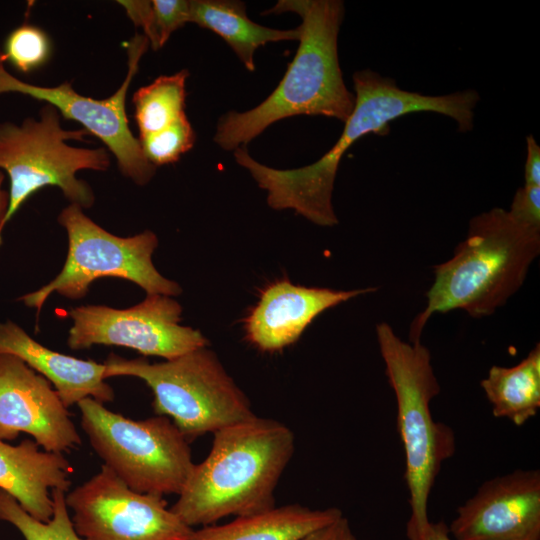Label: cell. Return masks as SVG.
<instances>
[{"mask_svg":"<svg viewBox=\"0 0 540 540\" xmlns=\"http://www.w3.org/2000/svg\"><path fill=\"white\" fill-rule=\"evenodd\" d=\"M355 105L334 146L318 161L296 169H275L253 159L244 146L234 150L236 162L247 169L267 203L276 210L293 209L320 226L338 223L332 205L334 181L345 152L369 133H386L391 121L412 112H436L452 118L458 131L473 129L480 100L475 90L431 96L399 88L394 79L369 68L353 75Z\"/></svg>","mask_w":540,"mask_h":540,"instance_id":"6da1fadb","label":"cell"},{"mask_svg":"<svg viewBox=\"0 0 540 540\" xmlns=\"http://www.w3.org/2000/svg\"><path fill=\"white\" fill-rule=\"evenodd\" d=\"M293 12L301 18L299 45L275 90L258 106L220 117L214 142L224 150L248 144L273 123L298 115L345 122L355 94L343 80L338 34L345 8L340 0H280L262 14Z\"/></svg>","mask_w":540,"mask_h":540,"instance_id":"7a4b0ae2","label":"cell"},{"mask_svg":"<svg viewBox=\"0 0 540 540\" xmlns=\"http://www.w3.org/2000/svg\"><path fill=\"white\" fill-rule=\"evenodd\" d=\"M294 451V433L277 420L253 415L224 427L170 509L192 528L269 510Z\"/></svg>","mask_w":540,"mask_h":540,"instance_id":"3957f363","label":"cell"},{"mask_svg":"<svg viewBox=\"0 0 540 540\" xmlns=\"http://www.w3.org/2000/svg\"><path fill=\"white\" fill-rule=\"evenodd\" d=\"M539 253L540 229L520 224L508 210L493 208L473 217L453 256L434 267L427 305L410 325V342L421 341L435 313L492 315L521 288Z\"/></svg>","mask_w":540,"mask_h":540,"instance_id":"277c9868","label":"cell"},{"mask_svg":"<svg viewBox=\"0 0 540 540\" xmlns=\"http://www.w3.org/2000/svg\"><path fill=\"white\" fill-rule=\"evenodd\" d=\"M385 374L397 403V428L405 453V481L411 510L409 540H419L430 523L428 499L443 463L456 451L453 429L435 421L430 404L441 388L429 349L402 340L386 322L376 325Z\"/></svg>","mask_w":540,"mask_h":540,"instance_id":"5b68a950","label":"cell"},{"mask_svg":"<svg viewBox=\"0 0 540 540\" xmlns=\"http://www.w3.org/2000/svg\"><path fill=\"white\" fill-rule=\"evenodd\" d=\"M104 365L105 379L143 380L153 393L156 415L170 418L189 442L255 415L247 396L207 346L159 363L111 354Z\"/></svg>","mask_w":540,"mask_h":540,"instance_id":"8992f818","label":"cell"},{"mask_svg":"<svg viewBox=\"0 0 540 540\" xmlns=\"http://www.w3.org/2000/svg\"><path fill=\"white\" fill-rule=\"evenodd\" d=\"M58 110L50 104L40 109L38 118L21 124L0 123V171L9 178V204L4 226L22 204L45 186H56L71 202L82 208L94 204L92 188L76 177L80 170L106 171L110 156L106 148H80L67 143L86 141L84 128L67 130L61 126Z\"/></svg>","mask_w":540,"mask_h":540,"instance_id":"52a82bcc","label":"cell"},{"mask_svg":"<svg viewBox=\"0 0 540 540\" xmlns=\"http://www.w3.org/2000/svg\"><path fill=\"white\" fill-rule=\"evenodd\" d=\"M77 406L93 450L125 485L143 494H180L195 463L190 442L170 418L133 420L92 398Z\"/></svg>","mask_w":540,"mask_h":540,"instance_id":"ba28073f","label":"cell"},{"mask_svg":"<svg viewBox=\"0 0 540 540\" xmlns=\"http://www.w3.org/2000/svg\"><path fill=\"white\" fill-rule=\"evenodd\" d=\"M82 209L70 204L60 212L58 222L68 236L65 264L51 282L20 298L26 306L39 313L54 292L71 299L81 298L92 282L104 277L131 281L147 295L171 297L181 293L180 286L163 277L152 263V254L158 245L152 231L119 237L97 225Z\"/></svg>","mask_w":540,"mask_h":540,"instance_id":"9c48e42d","label":"cell"},{"mask_svg":"<svg viewBox=\"0 0 540 540\" xmlns=\"http://www.w3.org/2000/svg\"><path fill=\"white\" fill-rule=\"evenodd\" d=\"M82 540H187L184 523L163 496L131 490L106 466L65 494Z\"/></svg>","mask_w":540,"mask_h":540,"instance_id":"30bf717a","label":"cell"},{"mask_svg":"<svg viewBox=\"0 0 540 540\" xmlns=\"http://www.w3.org/2000/svg\"><path fill=\"white\" fill-rule=\"evenodd\" d=\"M182 307L170 296L148 294L127 309L103 305L72 308L67 345L73 350L115 345L170 360L208 345L199 330L179 324Z\"/></svg>","mask_w":540,"mask_h":540,"instance_id":"8fae6325","label":"cell"},{"mask_svg":"<svg viewBox=\"0 0 540 540\" xmlns=\"http://www.w3.org/2000/svg\"><path fill=\"white\" fill-rule=\"evenodd\" d=\"M148 46L143 34L133 37L128 45L127 75L118 90L106 99L81 95L69 82L54 87L26 83L9 74L4 65H0V94L20 93L52 105L62 117L78 122L89 134L99 138L115 156L124 176L144 185L151 180L156 167L147 160L140 141L130 130L125 102Z\"/></svg>","mask_w":540,"mask_h":540,"instance_id":"7c38bea8","label":"cell"},{"mask_svg":"<svg viewBox=\"0 0 540 540\" xmlns=\"http://www.w3.org/2000/svg\"><path fill=\"white\" fill-rule=\"evenodd\" d=\"M29 434L45 451L75 449L81 436L50 382L20 358L0 354V439Z\"/></svg>","mask_w":540,"mask_h":540,"instance_id":"4fadbf2b","label":"cell"},{"mask_svg":"<svg viewBox=\"0 0 540 540\" xmlns=\"http://www.w3.org/2000/svg\"><path fill=\"white\" fill-rule=\"evenodd\" d=\"M456 513L448 526L454 540H540V471L486 480Z\"/></svg>","mask_w":540,"mask_h":540,"instance_id":"5bb4252c","label":"cell"},{"mask_svg":"<svg viewBox=\"0 0 540 540\" xmlns=\"http://www.w3.org/2000/svg\"><path fill=\"white\" fill-rule=\"evenodd\" d=\"M376 287L349 291L305 287L288 279L266 287L245 319L246 339L264 352H275L295 343L322 312Z\"/></svg>","mask_w":540,"mask_h":540,"instance_id":"9a60e30c","label":"cell"},{"mask_svg":"<svg viewBox=\"0 0 540 540\" xmlns=\"http://www.w3.org/2000/svg\"><path fill=\"white\" fill-rule=\"evenodd\" d=\"M20 358L53 384L63 404L69 408L85 398L101 403L113 401L112 387L105 381V365L51 350L29 336L13 321L0 323V354Z\"/></svg>","mask_w":540,"mask_h":540,"instance_id":"2e32d148","label":"cell"},{"mask_svg":"<svg viewBox=\"0 0 540 540\" xmlns=\"http://www.w3.org/2000/svg\"><path fill=\"white\" fill-rule=\"evenodd\" d=\"M73 468L60 453L40 450L31 439L11 445L0 439V489L37 520L53 515L52 490L69 491Z\"/></svg>","mask_w":540,"mask_h":540,"instance_id":"e0dca14e","label":"cell"},{"mask_svg":"<svg viewBox=\"0 0 540 540\" xmlns=\"http://www.w3.org/2000/svg\"><path fill=\"white\" fill-rule=\"evenodd\" d=\"M341 516L343 512L336 507L311 509L288 504L194 529L187 540H301Z\"/></svg>","mask_w":540,"mask_h":540,"instance_id":"ac0fdd59","label":"cell"},{"mask_svg":"<svg viewBox=\"0 0 540 540\" xmlns=\"http://www.w3.org/2000/svg\"><path fill=\"white\" fill-rule=\"evenodd\" d=\"M190 22L221 37L251 72L255 70L254 55L260 46L299 39L298 28L273 29L253 22L241 1L191 0Z\"/></svg>","mask_w":540,"mask_h":540,"instance_id":"d6986e66","label":"cell"},{"mask_svg":"<svg viewBox=\"0 0 540 540\" xmlns=\"http://www.w3.org/2000/svg\"><path fill=\"white\" fill-rule=\"evenodd\" d=\"M480 386L496 418L524 425L540 409V344L514 366H492Z\"/></svg>","mask_w":540,"mask_h":540,"instance_id":"ffe728a7","label":"cell"},{"mask_svg":"<svg viewBox=\"0 0 540 540\" xmlns=\"http://www.w3.org/2000/svg\"><path fill=\"white\" fill-rule=\"evenodd\" d=\"M188 76V70L183 69L173 75H161L152 83L136 90L132 100L139 138L166 128L186 114Z\"/></svg>","mask_w":540,"mask_h":540,"instance_id":"44dd1931","label":"cell"},{"mask_svg":"<svg viewBox=\"0 0 540 540\" xmlns=\"http://www.w3.org/2000/svg\"><path fill=\"white\" fill-rule=\"evenodd\" d=\"M65 494L61 489L52 490L53 515L43 522L32 517L14 497L0 489V521L13 525L24 540H82L74 530Z\"/></svg>","mask_w":540,"mask_h":540,"instance_id":"7402d4cb","label":"cell"},{"mask_svg":"<svg viewBox=\"0 0 540 540\" xmlns=\"http://www.w3.org/2000/svg\"><path fill=\"white\" fill-rule=\"evenodd\" d=\"M6 61L22 73L44 66L50 59L52 46L47 33L34 25L23 24L7 36L3 48Z\"/></svg>","mask_w":540,"mask_h":540,"instance_id":"603a6c76","label":"cell"},{"mask_svg":"<svg viewBox=\"0 0 540 540\" xmlns=\"http://www.w3.org/2000/svg\"><path fill=\"white\" fill-rule=\"evenodd\" d=\"M138 140L147 160L157 167L177 162L192 149L196 134L184 114L166 128Z\"/></svg>","mask_w":540,"mask_h":540,"instance_id":"cb8c5ba5","label":"cell"},{"mask_svg":"<svg viewBox=\"0 0 540 540\" xmlns=\"http://www.w3.org/2000/svg\"><path fill=\"white\" fill-rule=\"evenodd\" d=\"M159 47H163L171 34L190 22V1H152Z\"/></svg>","mask_w":540,"mask_h":540,"instance_id":"d4e9b609","label":"cell"},{"mask_svg":"<svg viewBox=\"0 0 540 540\" xmlns=\"http://www.w3.org/2000/svg\"><path fill=\"white\" fill-rule=\"evenodd\" d=\"M508 212L520 224L540 229V187L524 185L519 188Z\"/></svg>","mask_w":540,"mask_h":540,"instance_id":"484cf974","label":"cell"},{"mask_svg":"<svg viewBox=\"0 0 540 540\" xmlns=\"http://www.w3.org/2000/svg\"><path fill=\"white\" fill-rule=\"evenodd\" d=\"M119 5L126 11L127 16L136 27L142 28L144 36L147 38L149 46L154 50L160 49L152 1L132 0L118 1Z\"/></svg>","mask_w":540,"mask_h":540,"instance_id":"4316f807","label":"cell"},{"mask_svg":"<svg viewBox=\"0 0 540 540\" xmlns=\"http://www.w3.org/2000/svg\"><path fill=\"white\" fill-rule=\"evenodd\" d=\"M301 540H357L346 517L341 516L331 524L315 530Z\"/></svg>","mask_w":540,"mask_h":540,"instance_id":"83f0119b","label":"cell"},{"mask_svg":"<svg viewBox=\"0 0 540 540\" xmlns=\"http://www.w3.org/2000/svg\"><path fill=\"white\" fill-rule=\"evenodd\" d=\"M526 145L525 185L540 187V147L533 135L526 137Z\"/></svg>","mask_w":540,"mask_h":540,"instance_id":"f1b7e54d","label":"cell"},{"mask_svg":"<svg viewBox=\"0 0 540 540\" xmlns=\"http://www.w3.org/2000/svg\"><path fill=\"white\" fill-rule=\"evenodd\" d=\"M419 540H454L449 532L448 525L444 521L429 523L426 532Z\"/></svg>","mask_w":540,"mask_h":540,"instance_id":"f546056e","label":"cell"},{"mask_svg":"<svg viewBox=\"0 0 540 540\" xmlns=\"http://www.w3.org/2000/svg\"><path fill=\"white\" fill-rule=\"evenodd\" d=\"M4 173L0 171V245L2 242V232L4 226V219L7 213L8 204H9V192L3 188L4 183Z\"/></svg>","mask_w":540,"mask_h":540,"instance_id":"4dcf8cb0","label":"cell"},{"mask_svg":"<svg viewBox=\"0 0 540 540\" xmlns=\"http://www.w3.org/2000/svg\"><path fill=\"white\" fill-rule=\"evenodd\" d=\"M6 61L5 54L3 52V49L0 46V65H4V62Z\"/></svg>","mask_w":540,"mask_h":540,"instance_id":"1f68e13d","label":"cell"}]
</instances>
